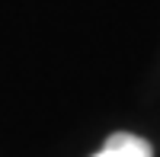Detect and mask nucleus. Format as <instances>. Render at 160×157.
I'll use <instances>...</instances> for the list:
<instances>
[{
  "label": "nucleus",
  "mask_w": 160,
  "mask_h": 157,
  "mask_svg": "<svg viewBox=\"0 0 160 157\" xmlns=\"http://www.w3.org/2000/svg\"><path fill=\"white\" fill-rule=\"evenodd\" d=\"M93 157H154V151H151V144L144 138L118 132V135H112L109 141H106Z\"/></svg>",
  "instance_id": "f257e3e1"
}]
</instances>
